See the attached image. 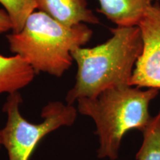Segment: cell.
Masks as SVG:
<instances>
[{
	"label": "cell",
	"mask_w": 160,
	"mask_h": 160,
	"mask_svg": "<svg viewBox=\"0 0 160 160\" xmlns=\"http://www.w3.org/2000/svg\"><path fill=\"white\" fill-rule=\"evenodd\" d=\"M37 75L33 68L19 55H0V95L19 92L32 82Z\"/></svg>",
	"instance_id": "ba28073f"
},
{
	"label": "cell",
	"mask_w": 160,
	"mask_h": 160,
	"mask_svg": "<svg viewBox=\"0 0 160 160\" xmlns=\"http://www.w3.org/2000/svg\"><path fill=\"white\" fill-rule=\"evenodd\" d=\"M12 31L11 19L5 10L0 9V34Z\"/></svg>",
	"instance_id": "8fae6325"
},
{
	"label": "cell",
	"mask_w": 160,
	"mask_h": 160,
	"mask_svg": "<svg viewBox=\"0 0 160 160\" xmlns=\"http://www.w3.org/2000/svg\"><path fill=\"white\" fill-rule=\"evenodd\" d=\"M159 90L130 85L112 88L96 98L78 99L77 111L94 122L99 139L97 157L116 160L124 136L131 130L142 132L151 121V102Z\"/></svg>",
	"instance_id": "7a4b0ae2"
},
{
	"label": "cell",
	"mask_w": 160,
	"mask_h": 160,
	"mask_svg": "<svg viewBox=\"0 0 160 160\" xmlns=\"http://www.w3.org/2000/svg\"><path fill=\"white\" fill-rule=\"evenodd\" d=\"M2 145V132L0 131V148H1Z\"/></svg>",
	"instance_id": "7c38bea8"
},
{
	"label": "cell",
	"mask_w": 160,
	"mask_h": 160,
	"mask_svg": "<svg viewBox=\"0 0 160 160\" xmlns=\"http://www.w3.org/2000/svg\"><path fill=\"white\" fill-rule=\"evenodd\" d=\"M142 133V143L135 160H160V110Z\"/></svg>",
	"instance_id": "9c48e42d"
},
{
	"label": "cell",
	"mask_w": 160,
	"mask_h": 160,
	"mask_svg": "<svg viewBox=\"0 0 160 160\" xmlns=\"http://www.w3.org/2000/svg\"><path fill=\"white\" fill-rule=\"evenodd\" d=\"M37 10L44 12L64 25H97L100 21L86 0H35Z\"/></svg>",
	"instance_id": "8992f818"
},
{
	"label": "cell",
	"mask_w": 160,
	"mask_h": 160,
	"mask_svg": "<svg viewBox=\"0 0 160 160\" xmlns=\"http://www.w3.org/2000/svg\"><path fill=\"white\" fill-rule=\"evenodd\" d=\"M143 41L129 85L160 90V9L153 4L139 25Z\"/></svg>",
	"instance_id": "5b68a950"
},
{
	"label": "cell",
	"mask_w": 160,
	"mask_h": 160,
	"mask_svg": "<svg viewBox=\"0 0 160 160\" xmlns=\"http://www.w3.org/2000/svg\"><path fill=\"white\" fill-rule=\"evenodd\" d=\"M153 0H98L97 12L117 27H139Z\"/></svg>",
	"instance_id": "52a82bcc"
},
{
	"label": "cell",
	"mask_w": 160,
	"mask_h": 160,
	"mask_svg": "<svg viewBox=\"0 0 160 160\" xmlns=\"http://www.w3.org/2000/svg\"><path fill=\"white\" fill-rule=\"evenodd\" d=\"M93 31L86 24L64 25L42 11H34L19 33L7 36L9 49L38 73L61 77L73 65L72 51L84 47Z\"/></svg>",
	"instance_id": "3957f363"
},
{
	"label": "cell",
	"mask_w": 160,
	"mask_h": 160,
	"mask_svg": "<svg viewBox=\"0 0 160 160\" xmlns=\"http://www.w3.org/2000/svg\"><path fill=\"white\" fill-rule=\"evenodd\" d=\"M157 4H158V6H159V9H160V0H157Z\"/></svg>",
	"instance_id": "4fadbf2b"
},
{
	"label": "cell",
	"mask_w": 160,
	"mask_h": 160,
	"mask_svg": "<svg viewBox=\"0 0 160 160\" xmlns=\"http://www.w3.org/2000/svg\"><path fill=\"white\" fill-rule=\"evenodd\" d=\"M22 98L19 92L8 94L3 105L7 122L1 130L2 145L8 160H30L38 144L45 136L63 126L75 122L77 109L73 105L59 101L50 102L42 108L40 123H31L22 117L19 106Z\"/></svg>",
	"instance_id": "277c9868"
},
{
	"label": "cell",
	"mask_w": 160,
	"mask_h": 160,
	"mask_svg": "<svg viewBox=\"0 0 160 160\" xmlns=\"http://www.w3.org/2000/svg\"><path fill=\"white\" fill-rule=\"evenodd\" d=\"M111 37L93 48H77L72 51L77 65L74 85L65 100L73 105L82 98H96L106 90L129 85L143 41L139 27H117Z\"/></svg>",
	"instance_id": "6da1fadb"
},
{
	"label": "cell",
	"mask_w": 160,
	"mask_h": 160,
	"mask_svg": "<svg viewBox=\"0 0 160 160\" xmlns=\"http://www.w3.org/2000/svg\"><path fill=\"white\" fill-rule=\"evenodd\" d=\"M12 24L13 33H19L26 20L37 10L35 0H0Z\"/></svg>",
	"instance_id": "30bf717a"
}]
</instances>
